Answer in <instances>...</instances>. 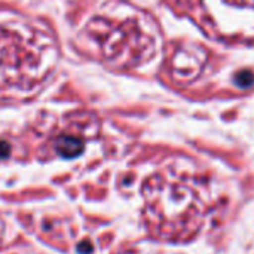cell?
Wrapping results in <instances>:
<instances>
[{"label": "cell", "instance_id": "6da1fadb", "mask_svg": "<svg viewBox=\"0 0 254 254\" xmlns=\"http://www.w3.org/2000/svg\"><path fill=\"white\" fill-rule=\"evenodd\" d=\"M141 192L144 223L156 238L188 241L201 231L208 217V185L196 174L164 170L150 176Z\"/></svg>", "mask_w": 254, "mask_h": 254}, {"label": "cell", "instance_id": "5b68a950", "mask_svg": "<svg viewBox=\"0 0 254 254\" xmlns=\"http://www.w3.org/2000/svg\"><path fill=\"white\" fill-rule=\"evenodd\" d=\"M55 149L61 158L71 159L83 152V141L76 135H61L55 143Z\"/></svg>", "mask_w": 254, "mask_h": 254}, {"label": "cell", "instance_id": "7a4b0ae2", "mask_svg": "<svg viewBox=\"0 0 254 254\" xmlns=\"http://www.w3.org/2000/svg\"><path fill=\"white\" fill-rule=\"evenodd\" d=\"M92 27L104 57L119 67H137L152 60L159 51L158 28L140 10L131 9L122 15L101 16Z\"/></svg>", "mask_w": 254, "mask_h": 254}, {"label": "cell", "instance_id": "277c9868", "mask_svg": "<svg viewBox=\"0 0 254 254\" xmlns=\"http://www.w3.org/2000/svg\"><path fill=\"white\" fill-rule=\"evenodd\" d=\"M207 61V54L198 45H186L179 48L173 57V73L179 80H190L196 77Z\"/></svg>", "mask_w": 254, "mask_h": 254}, {"label": "cell", "instance_id": "ba28073f", "mask_svg": "<svg viewBox=\"0 0 254 254\" xmlns=\"http://www.w3.org/2000/svg\"><path fill=\"white\" fill-rule=\"evenodd\" d=\"M118 254H137L135 252H132V250H124V252H121V253Z\"/></svg>", "mask_w": 254, "mask_h": 254}, {"label": "cell", "instance_id": "3957f363", "mask_svg": "<svg viewBox=\"0 0 254 254\" xmlns=\"http://www.w3.org/2000/svg\"><path fill=\"white\" fill-rule=\"evenodd\" d=\"M207 28L222 39L254 40V0H196Z\"/></svg>", "mask_w": 254, "mask_h": 254}, {"label": "cell", "instance_id": "8992f818", "mask_svg": "<svg viewBox=\"0 0 254 254\" xmlns=\"http://www.w3.org/2000/svg\"><path fill=\"white\" fill-rule=\"evenodd\" d=\"M9 152H10V147H9L6 143L0 141V159L6 158V156L9 155Z\"/></svg>", "mask_w": 254, "mask_h": 254}, {"label": "cell", "instance_id": "52a82bcc", "mask_svg": "<svg viewBox=\"0 0 254 254\" xmlns=\"http://www.w3.org/2000/svg\"><path fill=\"white\" fill-rule=\"evenodd\" d=\"M4 234H6V228H4L3 220H0V246H1V243H3V237H4Z\"/></svg>", "mask_w": 254, "mask_h": 254}]
</instances>
